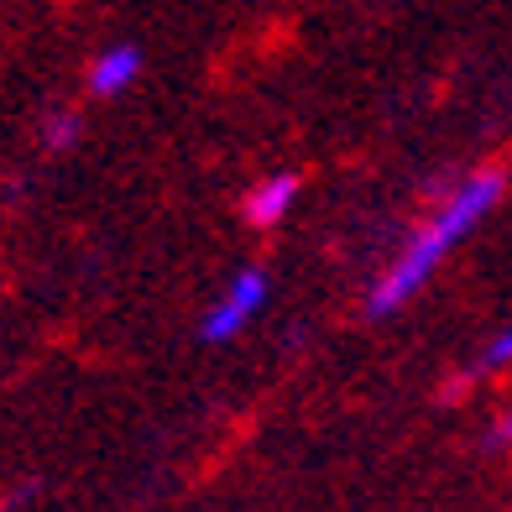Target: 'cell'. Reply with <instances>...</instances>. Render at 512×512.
Listing matches in <instances>:
<instances>
[{"mask_svg": "<svg viewBox=\"0 0 512 512\" xmlns=\"http://www.w3.org/2000/svg\"><path fill=\"white\" fill-rule=\"evenodd\" d=\"M502 189H507V178H502L497 168H481V173H471V178H460L455 189L445 194V204H439L434 215L403 241V251L387 262V272L377 277V288H371V298H366V314H371V319L398 314L408 298L439 272V262H445V256L497 209Z\"/></svg>", "mask_w": 512, "mask_h": 512, "instance_id": "1", "label": "cell"}, {"mask_svg": "<svg viewBox=\"0 0 512 512\" xmlns=\"http://www.w3.org/2000/svg\"><path fill=\"white\" fill-rule=\"evenodd\" d=\"M267 272L262 267H241L236 277L225 283V293L209 304V314L199 319V340H209V345H225V340H236L246 324L262 314V304H267Z\"/></svg>", "mask_w": 512, "mask_h": 512, "instance_id": "2", "label": "cell"}, {"mask_svg": "<svg viewBox=\"0 0 512 512\" xmlns=\"http://www.w3.org/2000/svg\"><path fill=\"white\" fill-rule=\"evenodd\" d=\"M293 204H298V178L293 173H272V178H262L241 199V215H246V225L267 230V225H277L283 215H293Z\"/></svg>", "mask_w": 512, "mask_h": 512, "instance_id": "3", "label": "cell"}, {"mask_svg": "<svg viewBox=\"0 0 512 512\" xmlns=\"http://www.w3.org/2000/svg\"><path fill=\"white\" fill-rule=\"evenodd\" d=\"M136 74H142V48H136V42H115V48H105L89 63V89L110 100V95H121V89H131Z\"/></svg>", "mask_w": 512, "mask_h": 512, "instance_id": "4", "label": "cell"}, {"mask_svg": "<svg viewBox=\"0 0 512 512\" xmlns=\"http://www.w3.org/2000/svg\"><path fill=\"white\" fill-rule=\"evenodd\" d=\"M74 136H79V115L74 110H58L48 126H42V142H48L53 152H68L74 147Z\"/></svg>", "mask_w": 512, "mask_h": 512, "instance_id": "5", "label": "cell"}, {"mask_svg": "<svg viewBox=\"0 0 512 512\" xmlns=\"http://www.w3.org/2000/svg\"><path fill=\"white\" fill-rule=\"evenodd\" d=\"M497 366H512V330H502L497 340H486V351L476 356V371H497Z\"/></svg>", "mask_w": 512, "mask_h": 512, "instance_id": "6", "label": "cell"}, {"mask_svg": "<svg viewBox=\"0 0 512 512\" xmlns=\"http://www.w3.org/2000/svg\"><path fill=\"white\" fill-rule=\"evenodd\" d=\"M492 445H512V413L502 418V424L492 429Z\"/></svg>", "mask_w": 512, "mask_h": 512, "instance_id": "7", "label": "cell"}]
</instances>
